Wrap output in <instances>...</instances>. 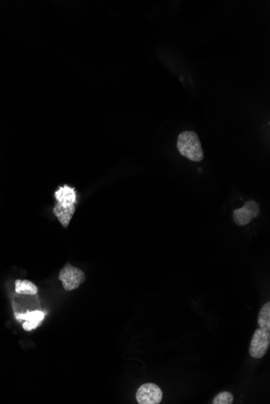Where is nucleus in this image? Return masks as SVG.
<instances>
[{
    "instance_id": "1",
    "label": "nucleus",
    "mask_w": 270,
    "mask_h": 404,
    "mask_svg": "<svg viewBox=\"0 0 270 404\" xmlns=\"http://www.w3.org/2000/svg\"><path fill=\"white\" fill-rule=\"evenodd\" d=\"M178 151L184 157L193 161H201L204 157L203 149L196 132L193 131H183L177 140Z\"/></svg>"
},
{
    "instance_id": "2",
    "label": "nucleus",
    "mask_w": 270,
    "mask_h": 404,
    "mask_svg": "<svg viewBox=\"0 0 270 404\" xmlns=\"http://www.w3.org/2000/svg\"><path fill=\"white\" fill-rule=\"evenodd\" d=\"M58 279L63 283V287L67 291L79 288L84 283L86 277L84 273L77 267L67 264L60 271Z\"/></svg>"
},
{
    "instance_id": "3",
    "label": "nucleus",
    "mask_w": 270,
    "mask_h": 404,
    "mask_svg": "<svg viewBox=\"0 0 270 404\" xmlns=\"http://www.w3.org/2000/svg\"><path fill=\"white\" fill-rule=\"evenodd\" d=\"M270 345V330L259 328L255 331L251 341L249 353L253 358H261L265 355Z\"/></svg>"
},
{
    "instance_id": "4",
    "label": "nucleus",
    "mask_w": 270,
    "mask_h": 404,
    "mask_svg": "<svg viewBox=\"0 0 270 404\" xmlns=\"http://www.w3.org/2000/svg\"><path fill=\"white\" fill-rule=\"evenodd\" d=\"M136 399L139 404H159L163 399V391L155 383H145L137 390Z\"/></svg>"
},
{
    "instance_id": "5",
    "label": "nucleus",
    "mask_w": 270,
    "mask_h": 404,
    "mask_svg": "<svg viewBox=\"0 0 270 404\" xmlns=\"http://www.w3.org/2000/svg\"><path fill=\"white\" fill-rule=\"evenodd\" d=\"M260 214V206L254 200H249L245 203L244 207L238 208L233 212V220L238 226H245Z\"/></svg>"
},
{
    "instance_id": "6",
    "label": "nucleus",
    "mask_w": 270,
    "mask_h": 404,
    "mask_svg": "<svg viewBox=\"0 0 270 404\" xmlns=\"http://www.w3.org/2000/svg\"><path fill=\"white\" fill-rule=\"evenodd\" d=\"M46 314L41 311H34V312H28L24 314H17L16 313V317L17 320H25L23 324V328L25 331H32L36 329L38 326L41 324L42 320H44Z\"/></svg>"
},
{
    "instance_id": "7",
    "label": "nucleus",
    "mask_w": 270,
    "mask_h": 404,
    "mask_svg": "<svg viewBox=\"0 0 270 404\" xmlns=\"http://www.w3.org/2000/svg\"><path fill=\"white\" fill-rule=\"evenodd\" d=\"M75 204L63 205V204H57L53 209V214L55 215L62 225L65 228L69 225L70 222L73 217V215L75 214Z\"/></svg>"
},
{
    "instance_id": "8",
    "label": "nucleus",
    "mask_w": 270,
    "mask_h": 404,
    "mask_svg": "<svg viewBox=\"0 0 270 404\" xmlns=\"http://www.w3.org/2000/svg\"><path fill=\"white\" fill-rule=\"evenodd\" d=\"M54 195H55L57 204H63V205H71V204H75L76 203V193H75V189L71 188L67 185H65L64 187H59Z\"/></svg>"
},
{
    "instance_id": "9",
    "label": "nucleus",
    "mask_w": 270,
    "mask_h": 404,
    "mask_svg": "<svg viewBox=\"0 0 270 404\" xmlns=\"http://www.w3.org/2000/svg\"><path fill=\"white\" fill-rule=\"evenodd\" d=\"M15 290L17 294L34 295L38 293V287L28 280L17 279L15 283Z\"/></svg>"
},
{
    "instance_id": "10",
    "label": "nucleus",
    "mask_w": 270,
    "mask_h": 404,
    "mask_svg": "<svg viewBox=\"0 0 270 404\" xmlns=\"http://www.w3.org/2000/svg\"><path fill=\"white\" fill-rule=\"evenodd\" d=\"M259 328L270 330V302H267L260 309L259 312L258 320Z\"/></svg>"
},
{
    "instance_id": "11",
    "label": "nucleus",
    "mask_w": 270,
    "mask_h": 404,
    "mask_svg": "<svg viewBox=\"0 0 270 404\" xmlns=\"http://www.w3.org/2000/svg\"><path fill=\"white\" fill-rule=\"evenodd\" d=\"M234 401L233 394L229 391H223L218 394L214 398L213 404H231Z\"/></svg>"
}]
</instances>
